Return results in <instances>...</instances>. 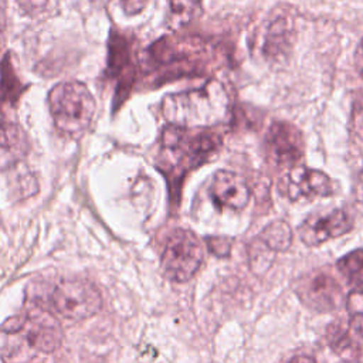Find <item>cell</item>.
I'll list each match as a JSON object with an SVG mask.
<instances>
[{
  "label": "cell",
  "instance_id": "6da1fadb",
  "mask_svg": "<svg viewBox=\"0 0 363 363\" xmlns=\"http://www.w3.org/2000/svg\"><path fill=\"white\" fill-rule=\"evenodd\" d=\"M221 145L220 135L207 129L199 132L169 125L162 132L157 166L169 180L170 200L179 203L184 176L210 159Z\"/></svg>",
  "mask_w": 363,
  "mask_h": 363
},
{
  "label": "cell",
  "instance_id": "7a4b0ae2",
  "mask_svg": "<svg viewBox=\"0 0 363 363\" xmlns=\"http://www.w3.org/2000/svg\"><path fill=\"white\" fill-rule=\"evenodd\" d=\"M145 61L150 81L162 84L182 77L204 75L208 50L197 37L164 35L149 45Z\"/></svg>",
  "mask_w": 363,
  "mask_h": 363
},
{
  "label": "cell",
  "instance_id": "3957f363",
  "mask_svg": "<svg viewBox=\"0 0 363 363\" xmlns=\"http://www.w3.org/2000/svg\"><path fill=\"white\" fill-rule=\"evenodd\" d=\"M227 109L223 88L207 81L199 88L170 94L162 101V113L169 125L182 129H206L221 121Z\"/></svg>",
  "mask_w": 363,
  "mask_h": 363
},
{
  "label": "cell",
  "instance_id": "277c9868",
  "mask_svg": "<svg viewBox=\"0 0 363 363\" xmlns=\"http://www.w3.org/2000/svg\"><path fill=\"white\" fill-rule=\"evenodd\" d=\"M48 106L55 128L69 139H79L89 130L96 111L94 95L79 81L57 84L48 94Z\"/></svg>",
  "mask_w": 363,
  "mask_h": 363
},
{
  "label": "cell",
  "instance_id": "5b68a950",
  "mask_svg": "<svg viewBox=\"0 0 363 363\" xmlns=\"http://www.w3.org/2000/svg\"><path fill=\"white\" fill-rule=\"evenodd\" d=\"M101 306L99 289L84 278H62L50 291V312L67 320L78 322L91 318Z\"/></svg>",
  "mask_w": 363,
  "mask_h": 363
},
{
  "label": "cell",
  "instance_id": "8992f818",
  "mask_svg": "<svg viewBox=\"0 0 363 363\" xmlns=\"http://www.w3.org/2000/svg\"><path fill=\"white\" fill-rule=\"evenodd\" d=\"M203 262V247L196 234L186 228L174 230L166 240L162 267L169 279L186 282Z\"/></svg>",
  "mask_w": 363,
  "mask_h": 363
},
{
  "label": "cell",
  "instance_id": "52a82bcc",
  "mask_svg": "<svg viewBox=\"0 0 363 363\" xmlns=\"http://www.w3.org/2000/svg\"><path fill=\"white\" fill-rule=\"evenodd\" d=\"M106 74L115 81L113 111H116L128 98L136 79V67L132 57L129 40L116 31H112L108 40Z\"/></svg>",
  "mask_w": 363,
  "mask_h": 363
},
{
  "label": "cell",
  "instance_id": "ba28073f",
  "mask_svg": "<svg viewBox=\"0 0 363 363\" xmlns=\"http://www.w3.org/2000/svg\"><path fill=\"white\" fill-rule=\"evenodd\" d=\"M294 289L308 308L318 312L335 311L346 301L340 284L328 271L319 269L301 277Z\"/></svg>",
  "mask_w": 363,
  "mask_h": 363
},
{
  "label": "cell",
  "instance_id": "9c48e42d",
  "mask_svg": "<svg viewBox=\"0 0 363 363\" xmlns=\"http://www.w3.org/2000/svg\"><path fill=\"white\" fill-rule=\"evenodd\" d=\"M264 145L268 159L281 166H294L305 150L301 130L285 121H275L269 125Z\"/></svg>",
  "mask_w": 363,
  "mask_h": 363
},
{
  "label": "cell",
  "instance_id": "30bf717a",
  "mask_svg": "<svg viewBox=\"0 0 363 363\" xmlns=\"http://www.w3.org/2000/svg\"><path fill=\"white\" fill-rule=\"evenodd\" d=\"M353 228L352 216L343 208H335L325 214H312L302 221L298 228L303 244L315 247L328 240L340 237Z\"/></svg>",
  "mask_w": 363,
  "mask_h": 363
},
{
  "label": "cell",
  "instance_id": "8fae6325",
  "mask_svg": "<svg viewBox=\"0 0 363 363\" xmlns=\"http://www.w3.org/2000/svg\"><path fill=\"white\" fill-rule=\"evenodd\" d=\"M24 316L26 319L21 330L24 332L27 342L35 350L51 353L60 347L62 342V330L52 312L40 306L26 312Z\"/></svg>",
  "mask_w": 363,
  "mask_h": 363
},
{
  "label": "cell",
  "instance_id": "7c38bea8",
  "mask_svg": "<svg viewBox=\"0 0 363 363\" xmlns=\"http://www.w3.org/2000/svg\"><path fill=\"white\" fill-rule=\"evenodd\" d=\"M333 193L329 176L320 170L306 166H294L288 174L285 194L292 201H312L318 197H328Z\"/></svg>",
  "mask_w": 363,
  "mask_h": 363
},
{
  "label": "cell",
  "instance_id": "4fadbf2b",
  "mask_svg": "<svg viewBox=\"0 0 363 363\" xmlns=\"http://www.w3.org/2000/svg\"><path fill=\"white\" fill-rule=\"evenodd\" d=\"M250 186L247 180L231 170H217L210 183V196L221 208L242 210L250 201Z\"/></svg>",
  "mask_w": 363,
  "mask_h": 363
},
{
  "label": "cell",
  "instance_id": "5bb4252c",
  "mask_svg": "<svg viewBox=\"0 0 363 363\" xmlns=\"http://www.w3.org/2000/svg\"><path fill=\"white\" fill-rule=\"evenodd\" d=\"M13 105L0 99V166L20 160L27 152V136L18 122L9 113Z\"/></svg>",
  "mask_w": 363,
  "mask_h": 363
},
{
  "label": "cell",
  "instance_id": "9a60e30c",
  "mask_svg": "<svg viewBox=\"0 0 363 363\" xmlns=\"http://www.w3.org/2000/svg\"><path fill=\"white\" fill-rule=\"evenodd\" d=\"M272 252L285 251L292 242V230L284 220L269 223L257 237Z\"/></svg>",
  "mask_w": 363,
  "mask_h": 363
},
{
  "label": "cell",
  "instance_id": "2e32d148",
  "mask_svg": "<svg viewBox=\"0 0 363 363\" xmlns=\"http://www.w3.org/2000/svg\"><path fill=\"white\" fill-rule=\"evenodd\" d=\"M328 343L337 356L346 360H353L360 353V349L354 339L349 335L347 329H345L343 325L339 322L328 328Z\"/></svg>",
  "mask_w": 363,
  "mask_h": 363
},
{
  "label": "cell",
  "instance_id": "e0dca14e",
  "mask_svg": "<svg viewBox=\"0 0 363 363\" xmlns=\"http://www.w3.org/2000/svg\"><path fill=\"white\" fill-rule=\"evenodd\" d=\"M336 268L353 289H363V248L350 251L339 258Z\"/></svg>",
  "mask_w": 363,
  "mask_h": 363
},
{
  "label": "cell",
  "instance_id": "ac0fdd59",
  "mask_svg": "<svg viewBox=\"0 0 363 363\" xmlns=\"http://www.w3.org/2000/svg\"><path fill=\"white\" fill-rule=\"evenodd\" d=\"M201 11V0H169V27L180 30Z\"/></svg>",
  "mask_w": 363,
  "mask_h": 363
},
{
  "label": "cell",
  "instance_id": "d6986e66",
  "mask_svg": "<svg viewBox=\"0 0 363 363\" xmlns=\"http://www.w3.org/2000/svg\"><path fill=\"white\" fill-rule=\"evenodd\" d=\"M346 309L350 315L349 328L363 337V289H353L346 296Z\"/></svg>",
  "mask_w": 363,
  "mask_h": 363
},
{
  "label": "cell",
  "instance_id": "ffe728a7",
  "mask_svg": "<svg viewBox=\"0 0 363 363\" xmlns=\"http://www.w3.org/2000/svg\"><path fill=\"white\" fill-rule=\"evenodd\" d=\"M288 33V27H286V23L284 18H279V20H275L269 28H268V33L265 35V41H264V52L265 54H278V52H282L284 47H285V43H286V35Z\"/></svg>",
  "mask_w": 363,
  "mask_h": 363
},
{
  "label": "cell",
  "instance_id": "44dd1931",
  "mask_svg": "<svg viewBox=\"0 0 363 363\" xmlns=\"http://www.w3.org/2000/svg\"><path fill=\"white\" fill-rule=\"evenodd\" d=\"M274 252L268 250L258 238H255L250 247V259L251 268L258 274L264 272L272 262Z\"/></svg>",
  "mask_w": 363,
  "mask_h": 363
},
{
  "label": "cell",
  "instance_id": "7402d4cb",
  "mask_svg": "<svg viewBox=\"0 0 363 363\" xmlns=\"http://www.w3.org/2000/svg\"><path fill=\"white\" fill-rule=\"evenodd\" d=\"M350 135L356 146L363 152V95L356 98L352 106Z\"/></svg>",
  "mask_w": 363,
  "mask_h": 363
},
{
  "label": "cell",
  "instance_id": "603a6c76",
  "mask_svg": "<svg viewBox=\"0 0 363 363\" xmlns=\"http://www.w3.org/2000/svg\"><path fill=\"white\" fill-rule=\"evenodd\" d=\"M206 244H207L210 252H213L214 255H217L220 258H224V257L230 255L233 241L228 237L216 235V237H207Z\"/></svg>",
  "mask_w": 363,
  "mask_h": 363
},
{
  "label": "cell",
  "instance_id": "cb8c5ba5",
  "mask_svg": "<svg viewBox=\"0 0 363 363\" xmlns=\"http://www.w3.org/2000/svg\"><path fill=\"white\" fill-rule=\"evenodd\" d=\"M50 1L51 0H17L20 9L28 16H38L44 13L48 9Z\"/></svg>",
  "mask_w": 363,
  "mask_h": 363
},
{
  "label": "cell",
  "instance_id": "d4e9b609",
  "mask_svg": "<svg viewBox=\"0 0 363 363\" xmlns=\"http://www.w3.org/2000/svg\"><path fill=\"white\" fill-rule=\"evenodd\" d=\"M147 1L149 0H119V4L128 16H136L146 7Z\"/></svg>",
  "mask_w": 363,
  "mask_h": 363
},
{
  "label": "cell",
  "instance_id": "484cf974",
  "mask_svg": "<svg viewBox=\"0 0 363 363\" xmlns=\"http://www.w3.org/2000/svg\"><path fill=\"white\" fill-rule=\"evenodd\" d=\"M353 61H354L356 71H357L359 75L363 78V38L359 41V44H357V47H356V50H354Z\"/></svg>",
  "mask_w": 363,
  "mask_h": 363
},
{
  "label": "cell",
  "instance_id": "4316f807",
  "mask_svg": "<svg viewBox=\"0 0 363 363\" xmlns=\"http://www.w3.org/2000/svg\"><path fill=\"white\" fill-rule=\"evenodd\" d=\"M289 363H319V362L309 354H296L289 360Z\"/></svg>",
  "mask_w": 363,
  "mask_h": 363
},
{
  "label": "cell",
  "instance_id": "83f0119b",
  "mask_svg": "<svg viewBox=\"0 0 363 363\" xmlns=\"http://www.w3.org/2000/svg\"><path fill=\"white\" fill-rule=\"evenodd\" d=\"M354 193H356V197H357V200L363 203V177H362V180H360V182L356 184Z\"/></svg>",
  "mask_w": 363,
  "mask_h": 363
},
{
  "label": "cell",
  "instance_id": "f1b7e54d",
  "mask_svg": "<svg viewBox=\"0 0 363 363\" xmlns=\"http://www.w3.org/2000/svg\"><path fill=\"white\" fill-rule=\"evenodd\" d=\"M0 51H1V37H0Z\"/></svg>",
  "mask_w": 363,
  "mask_h": 363
}]
</instances>
